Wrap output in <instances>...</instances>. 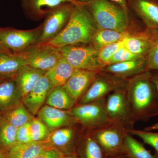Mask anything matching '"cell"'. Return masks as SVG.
<instances>
[{
  "mask_svg": "<svg viewBox=\"0 0 158 158\" xmlns=\"http://www.w3.org/2000/svg\"><path fill=\"white\" fill-rule=\"evenodd\" d=\"M131 33L129 30L121 32L108 29H98L90 43L98 50L106 46L123 40Z\"/></svg>",
  "mask_w": 158,
  "mask_h": 158,
  "instance_id": "28",
  "label": "cell"
},
{
  "mask_svg": "<svg viewBox=\"0 0 158 158\" xmlns=\"http://www.w3.org/2000/svg\"><path fill=\"white\" fill-rule=\"evenodd\" d=\"M45 73L27 65L20 69L13 79L22 98L32 90Z\"/></svg>",
  "mask_w": 158,
  "mask_h": 158,
  "instance_id": "20",
  "label": "cell"
},
{
  "mask_svg": "<svg viewBox=\"0 0 158 158\" xmlns=\"http://www.w3.org/2000/svg\"><path fill=\"white\" fill-rule=\"evenodd\" d=\"M124 145L126 156L129 158H158L128 132L125 136Z\"/></svg>",
  "mask_w": 158,
  "mask_h": 158,
  "instance_id": "29",
  "label": "cell"
},
{
  "mask_svg": "<svg viewBox=\"0 0 158 158\" xmlns=\"http://www.w3.org/2000/svg\"><path fill=\"white\" fill-rule=\"evenodd\" d=\"M98 72L75 69L71 76L63 85L77 105L90 87Z\"/></svg>",
  "mask_w": 158,
  "mask_h": 158,
  "instance_id": "15",
  "label": "cell"
},
{
  "mask_svg": "<svg viewBox=\"0 0 158 158\" xmlns=\"http://www.w3.org/2000/svg\"><path fill=\"white\" fill-rule=\"evenodd\" d=\"M0 52H11L9 50L7 49V48L4 46V45L1 42V40H0Z\"/></svg>",
  "mask_w": 158,
  "mask_h": 158,
  "instance_id": "41",
  "label": "cell"
},
{
  "mask_svg": "<svg viewBox=\"0 0 158 158\" xmlns=\"http://www.w3.org/2000/svg\"><path fill=\"white\" fill-rule=\"evenodd\" d=\"M128 132L133 136H137L142 139L144 143L151 146L155 150L156 155L158 156V132H152L151 131L130 130Z\"/></svg>",
  "mask_w": 158,
  "mask_h": 158,
  "instance_id": "33",
  "label": "cell"
},
{
  "mask_svg": "<svg viewBox=\"0 0 158 158\" xmlns=\"http://www.w3.org/2000/svg\"><path fill=\"white\" fill-rule=\"evenodd\" d=\"M147 69L158 71V29H155L153 43L147 56Z\"/></svg>",
  "mask_w": 158,
  "mask_h": 158,
  "instance_id": "34",
  "label": "cell"
},
{
  "mask_svg": "<svg viewBox=\"0 0 158 158\" xmlns=\"http://www.w3.org/2000/svg\"><path fill=\"white\" fill-rule=\"evenodd\" d=\"M127 82L128 80L114 76L104 72L98 71L77 105L106 98L113 91L126 88Z\"/></svg>",
  "mask_w": 158,
  "mask_h": 158,
  "instance_id": "9",
  "label": "cell"
},
{
  "mask_svg": "<svg viewBox=\"0 0 158 158\" xmlns=\"http://www.w3.org/2000/svg\"><path fill=\"white\" fill-rule=\"evenodd\" d=\"M62 56L75 69L100 71L98 50L91 43L67 46L59 48Z\"/></svg>",
  "mask_w": 158,
  "mask_h": 158,
  "instance_id": "7",
  "label": "cell"
},
{
  "mask_svg": "<svg viewBox=\"0 0 158 158\" xmlns=\"http://www.w3.org/2000/svg\"><path fill=\"white\" fill-rule=\"evenodd\" d=\"M31 131L33 141H44L50 134L44 123L39 118L35 117L31 122Z\"/></svg>",
  "mask_w": 158,
  "mask_h": 158,
  "instance_id": "32",
  "label": "cell"
},
{
  "mask_svg": "<svg viewBox=\"0 0 158 158\" xmlns=\"http://www.w3.org/2000/svg\"><path fill=\"white\" fill-rule=\"evenodd\" d=\"M152 73V80L157 90L158 95V71H153Z\"/></svg>",
  "mask_w": 158,
  "mask_h": 158,
  "instance_id": "39",
  "label": "cell"
},
{
  "mask_svg": "<svg viewBox=\"0 0 158 158\" xmlns=\"http://www.w3.org/2000/svg\"><path fill=\"white\" fill-rule=\"evenodd\" d=\"M65 156L61 151L52 147L44 150L34 158H63Z\"/></svg>",
  "mask_w": 158,
  "mask_h": 158,
  "instance_id": "37",
  "label": "cell"
},
{
  "mask_svg": "<svg viewBox=\"0 0 158 158\" xmlns=\"http://www.w3.org/2000/svg\"><path fill=\"white\" fill-rule=\"evenodd\" d=\"M111 158H129L126 156H119Z\"/></svg>",
  "mask_w": 158,
  "mask_h": 158,
  "instance_id": "45",
  "label": "cell"
},
{
  "mask_svg": "<svg viewBox=\"0 0 158 158\" xmlns=\"http://www.w3.org/2000/svg\"><path fill=\"white\" fill-rule=\"evenodd\" d=\"M6 79H8L3 78L1 77H0V83H2V82H3V81L6 80Z\"/></svg>",
  "mask_w": 158,
  "mask_h": 158,
  "instance_id": "46",
  "label": "cell"
},
{
  "mask_svg": "<svg viewBox=\"0 0 158 158\" xmlns=\"http://www.w3.org/2000/svg\"><path fill=\"white\" fill-rule=\"evenodd\" d=\"M106 98L84 104L77 105L68 110L86 131H92L111 123L107 113Z\"/></svg>",
  "mask_w": 158,
  "mask_h": 158,
  "instance_id": "5",
  "label": "cell"
},
{
  "mask_svg": "<svg viewBox=\"0 0 158 158\" xmlns=\"http://www.w3.org/2000/svg\"><path fill=\"white\" fill-rule=\"evenodd\" d=\"M22 7L27 17L34 21H39L59 6L66 3L76 6L85 5L76 0H21Z\"/></svg>",
  "mask_w": 158,
  "mask_h": 158,
  "instance_id": "12",
  "label": "cell"
},
{
  "mask_svg": "<svg viewBox=\"0 0 158 158\" xmlns=\"http://www.w3.org/2000/svg\"><path fill=\"white\" fill-rule=\"evenodd\" d=\"M85 5L75 6L62 32L45 43L58 48L90 43L98 29Z\"/></svg>",
  "mask_w": 158,
  "mask_h": 158,
  "instance_id": "2",
  "label": "cell"
},
{
  "mask_svg": "<svg viewBox=\"0 0 158 158\" xmlns=\"http://www.w3.org/2000/svg\"><path fill=\"white\" fill-rule=\"evenodd\" d=\"M18 128L7 122L1 116L0 119V146L6 152L17 143Z\"/></svg>",
  "mask_w": 158,
  "mask_h": 158,
  "instance_id": "30",
  "label": "cell"
},
{
  "mask_svg": "<svg viewBox=\"0 0 158 158\" xmlns=\"http://www.w3.org/2000/svg\"><path fill=\"white\" fill-rule=\"evenodd\" d=\"M6 153L7 152L0 146V158H6Z\"/></svg>",
  "mask_w": 158,
  "mask_h": 158,
  "instance_id": "42",
  "label": "cell"
},
{
  "mask_svg": "<svg viewBox=\"0 0 158 158\" xmlns=\"http://www.w3.org/2000/svg\"><path fill=\"white\" fill-rule=\"evenodd\" d=\"M46 105L59 110H69L77 104L63 86L54 87L49 93Z\"/></svg>",
  "mask_w": 158,
  "mask_h": 158,
  "instance_id": "27",
  "label": "cell"
},
{
  "mask_svg": "<svg viewBox=\"0 0 158 158\" xmlns=\"http://www.w3.org/2000/svg\"><path fill=\"white\" fill-rule=\"evenodd\" d=\"M1 113L2 118L17 128L27 124L34 118L22 101Z\"/></svg>",
  "mask_w": 158,
  "mask_h": 158,
  "instance_id": "26",
  "label": "cell"
},
{
  "mask_svg": "<svg viewBox=\"0 0 158 158\" xmlns=\"http://www.w3.org/2000/svg\"><path fill=\"white\" fill-rule=\"evenodd\" d=\"M125 39L106 46L98 50V58L99 63L102 66V68L108 65L113 55L118 49L124 45Z\"/></svg>",
  "mask_w": 158,
  "mask_h": 158,
  "instance_id": "31",
  "label": "cell"
},
{
  "mask_svg": "<svg viewBox=\"0 0 158 158\" xmlns=\"http://www.w3.org/2000/svg\"><path fill=\"white\" fill-rule=\"evenodd\" d=\"M26 65L22 53L0 52V77L13 79L19 70Z\"/></svg>",
  "mask_w": 158,
  "mask_h": 158,
  "instance_id": "22",
  "label": "cell"
},
{
  "mask_svg": "<svg viewBox=\"0 0 158 158\" xmlns=\"http://www.w3.org/2000/svg\"><path fill=\"white\" fill-rule=\"evenodd\" d=\"M52 147L47 140L17 143L7 152L6 158H34L44 150Z\"/></svg>",
  "mask_w": 158,
  "mask_h": 158,
  "instance_id": "21",
  "label": "cell"
},
{
  "mask_svg": "<svg viewBox=\"0 0 158 158\" xmlns=\"http://www.w3.org/2000/svg\"><path fill=\"white\" fill-rule=\"evenodd\" d=\"M147 69V58L141 57L104 66L100 71L104 72L121 78L128 80Z\"/></svg>",
  "mask_w": 158,
  "mask_h": 158,
  "instance_id": "18",
  "label": "cell"
},
{
  "mask_svg": "<svg viewBox=\"0 0 158 158\" xmlns=\"http://www.w3.org/2000/svg\"><path fill=\"white\" fill-rule=\"evenodd\" d=\"M111 2L118 5L124 9L126 11L131 12L128 3V0H110Z\"/></svg>",
  "mask_w": 158,
  "mask_h": 158,
  "instance_id": "38",
  "label": "cell"
},
{
  "mask_svg": "<svg viewBox=\"0 0 158 158\" xmlns=\"http://www.w3.org/2000/svg\"><path fill=\"white\" fill-rule=\"evenodd\" d=\"M42 24L28 30L0 28V40L11 52L22 53L39 43Z\"/></svg>",
  "mask_w": 158,
  "mask_h": 158,
  "instance_id": "6",
  "label": "cell"
},
{
  "mask_svg": "<svg viewBox=\"0 0 158 158\" xmlns=\"http://www.w3.org/2000/svg\"><path fill=\"white\" fill-rule=\"evenodd\" d=\"M78 2H81L82 3H88L89 2H91V1H93V0H76Z\"/></svg>",
  "mask_w": 158,
  "mask_h": 158,
  "instance_id": "44",
  "label": "cell"
},
{
  "mask_svg": "<svg viewBox=\"0 0 158 158\" xmlns=\"http://www.w3.org/2000/svg\"><path fill=\"white\" fill-rule=\"evenodd\" d=\"M90 131L106 158L126 156L124 138L128 131L125 128L111 123Z\"/></svg>",
  "mask_w": 158,
  "mask_h": 158,
  "instance_id": "4",
  "label": "cell"
},
{
  "mask_svg": "<svg viewBox=\"0 0 158 158\" xmlns=\"http://www.w3.org/2000/svg\"><path fill=\"white\" fill-rule=\"evenodd\" d=\"M126 91L136 122H147L157 116L158 95L152 80L151 71H144L128 79Z\"/></svg>",
  "mask_w": 158,
  "mask_h": 158,
  "instance_id": "1",
  "label": "cell"
},
{
  "mask_svg": "<svg viewBox=\"0 0 158 158\" xmlns=\"http://www.w3.org/2000/svg\"><path fill=\"white\" fill-rule=\"evenodd\" d=\"M77 148L78 158H106L90 131L82 134Z\"/></svg>",
  "mask_w": 158,
  "mask_h": 158,
  "instance_id": "25",
  "label": "cell"
},
{
  "mask_svg": "<svg viewBox=\"0 0 158 158\" xmlns=\"http://www.w3.org/2000/svg\"><path fill=\"white\" fill-rule=\"evenodd\" d=\"M1 112H0V119H1Z\"/></svg>",
  "mask_w": 158,
  "mask_h": 158,
  "instance_id": "47",
  "label": "cell"
},
{
  "mask_svg": "<svg viewBox=\"0 0 158 158\" xmlns=\"http://www.w3.org/2000/svg\"><path fill=\"white\" fill-rule=\"evenodd\" d=\"M52 84L44 74L32 90L22 99L29 112L35 116L44 106L51 89Z\"/></svg>",
  "mask_w": 158,
  "mask_h": 158,
  "instance_id": "16",
  "label": "cell"
},
{
  "mask_svg": "<svg viewBox=\"0 0 158 158\" xmlns=\"http://www.w3.org/2000/svg\"><path fill=\"white\" fill-rule=\"evenodd\" d=\"M75 6L72 3H66L54 9L46 16L42 24V34L38 44L48 42L62 32Z\"/></svg>",
  "mask_w": 158,
  "mask_h": 158,
  "instance_id": "11",
  "label": "cell"
},
{
  "mask_svg": "<svg viewBox=\"0 0 158 158\" xmlns=\"http://www.w3.org/2000/svg\"><path fill=\"white\" fill-rule=\"evenodd\" d=\"M154 30L146 28L131 32L125 39L124 46L136 56L147 58L152 48Z\"/></svg>",
  "mask_w": 158,
  "mask_h": 158,
  "instance_id": "19",
  "label": "cell"
},
{
  "mask_svg": "<svg viewBox=\"0 0 158 158\" xmlns=\"http://www.w3.org/2000/svg\"><path fill=\"white\" fill-rule=\"evenodd\" d=\"M77 124L60 128L50 132L46 139L53 147L60 148L67 155L75 154L81 136Z\"/></svg>",
  "mask_w": 158,
  "mask_h": 158,
  "instance_id": "13",
  "label": "cell"
},
{
  "mask_svg": "<svg viewBox=\"0 0 158 158\" xmlns=\"http://www.w3.org/2000/svg\"><path fill=\"white\" fill-rule=\"evenodd\" d=\"M75 69L62 56L52 68L45 73V75L53 88L63 86L71 76Z\"/></svg>",
  "mask_w": 158,
  "mask_h": 158,
  "instance_id": "24",
  "label": "cell"
},
{
  "mask_svg": "<svg viewBox=\"0 0 158 158\" xmlns=\"http://www.w3.org/2000/svg\"><path fill=\"white\" fill-rule=\"evenodd\" d=\"M22 53L26 65L45 72L62 57L59 48L46 43L37 44Z\"/></svg>",
  "mask_w": 158,
  "mask_h": 158,
  "instance_id": "10",
  "label": "cell"
},
{
  "mask_svg": "<svg viewBox=\"0 0 158 158\" xmlns=\"http://www.w3.org/2000/svg\"><path fill=\"white\" fill-rule=\"evenodd\" d=\"M130 11L142 20L146 28L158 29V0H128Z\"/></svg>",
  "mask_w": 158,
  "mask_h": 158,
  "instance_id": "17",
  "label": "cell"
},
{
  "mask_svg": "<svg viewBox=\"0 0 158 158\" xmlns=\"http://www.w3.org/2000/svg\"><path fill=\"white\" fill-rule=\"evenodd\" d=\"M16 141L18 143H27L32 142L31 131V122L18 128Z\"/></svg>",
  "mask_w": 158,
  "mask_h": 158,
  "instance_id": "36",
  "label": "cell"
},
{
  "mask_svg": "<svg viewBox=\"0 0 158 158\" xmlns=\"http://www.w3.org/2000/svg\"><path fill=\"white\" fill-rule=\"evenodd\" d=\"M106 106L112 123L121 126L127 131L134 129L136 122L128 102L126 88L110 94L106 97Z\"/></svg>",
  "mask_w": 158,
  "mask_h": 158,
  "instance_id": "8",
  "label": "cell"
},
{
  "mask_svg": "<svg viewBox=\"0 0 158 158\" xmlns=\"http://www.w3.org/2000/svg\"><path fill=\"white\" fill-rule=\"evenodd\" d=\"M37 115L50 132L60 128L79 124L68 110H59L47 105L44 106Z\"/></svg>",
  "mask_w": 158,
  "mask_h": 158,
  "instance_id": "14",
  "label": "cell"
},
{
  "mask_svg": "<svg viewBox=\"0 0 158 158\" xmlns=\"http://www.w3.org/2000/svg\"><path fill=\"white\" fill-rule=\"evenodd\" d=\"M21 94L13 79L0 83V112L9 110L22 101Z\"/></svg>",
  "mask_w": 158,
  "mask_h": 158,
  "instance_id": "23",
  "label": "cell"
},
{
  "mask_svg": "<svg viewBox=\"0 0 158 158\" xmlns=\"http://www.w3.org/2000/svg\"><path fill=\"white\" fill-rule=\"evenodd\" d=\"M144 130L146 131H152L154 130H158V122L152 125L145 127Z\"/></svg>",
  "mask_w": 158,
  "mask_h": 158,
  "instance_id": "40",
  "label": "cell"
},
{
  "mask_svg": "<svg viewBox=\"0 0 158 158\" xmlns=\"http://www.w3.org/2000/svg\"><path fill=\"white\" fill-rule=\"evenodd\" d=\"M85 6L98 29L128 31L130 13L120 6L110 0H93Z\"/></svg>",
  "mask_w": 158,
  "mask_h": 158,
  "instance_id": "3",
  "label": "cell"
},
{
  "mask_svg": "<svg viewBox=\"0 0 158 158\" xmlns=\"http://www.w3.org/2000/svg\"><path fill=\"white\" fill-rule=\"evenodd\" d=\"M63 158H78L76 154H75L70 155H66Z\"/></svg>",
  "mask_w": 158,
  "mask_h": 158,
  "instance_id": "43",
  "label": "cell"
},
{
  "mask_svg": "<svg viewBox=\"0 0 158 158\" xmlns=\"http://www.w3.org/2000/svg\"><path fill=\"white\" fill-rule=\"evenodd\" d=\"M141 57L138 56L135 54L132 53L123 45L118 49L113 55V56L110 59L107 65L118 62H126Z\"/></svg>",
  "mask_w": 158,
  "mask_h": 158,
  "instance_id": "35",
  "label": "cell"
}]
</instances>
